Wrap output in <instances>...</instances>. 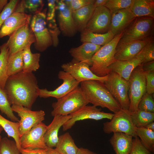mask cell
<instances>
[{"mask_svg": "<svg viewBox=\"0 0 154 154\" xmlns=\"http://www.w3.org/2000/svg\"><path fill=\"white\" fill-rule=\"evenodd\" d=\"M39 88L34 74L23 70L8 77L4 90L11 105L21 106L31 109L38 96Z\"/></svg>", "mask_w": 154, "mask_h": 154, "instance_id": "1", "label": "cell"}, {"mask_svg": "<svg viewBox=\"0 0 154 154\" xmlns=\"http://www.w3.org/2000/svg\"><path fill=\"white\" fill-rule=\"evenodd\" d=\"M80 84V88L89 103L96 107L107 108L114 114L121 109L103 83L97 80H88Z\"/></svg>", "mask_w": 154, "mask_h": 154, "instance_id": "2", "label": "cell"}, {"mask_svg": "<svg viewBox=\"0 0 154 154\" xmlns=\"http://www.w3.org/2000/svg\"><path fill=\"white\" fill-rule=\"evenodd\" d=\"M123 35V31L116 35L109 42L102 46L93 56L90 68L96 76L104 77L110 72L108 67L116 60L114 58L116 47Z\"/></svg>", "mask_w": 154, "mask_h": 154, "instance_id": "3", "label": "cell"}, {"mask_svg": "<svg viewBox=\"0 0 154 154\" xmlns=\"http://www.w3.org/2000/svg\"><path fill=\"white\" fill-rule=\"evenodd\" d=\"M52 103L51 115L66 116L78 111L89 103L78 87L64 96Z\"/></svg>", "mask_w": 154, "mask_h": 154, "instance_id": "4", "label": "cell"}, {"mask_svg": "<svg viewBox=\"0 0 154 154\" xmlns=\"http://www.w3.org/2000/svg\"><path fill=\"white\" fill-rule=\"evenodd\" d=\"M46 12V9L34 15L30 23L35 38V48L40 52L44 51L53 45L52 38L47 26Z\"/></svg>", "mask_w": 154, "mask_h": 154, "instance_id": "5", "label": "cell"}, {"mask_svg": "<svg viewBox=\"0 0 154 154\" xmlns=\"http://www.w3.org/2000/svg\"><path fill=\"white\" fill-rule=\"evenodd\" d=\"M128 81L130 102L128 110L131 113L138 110V104L142 96L146 92V79L142 64L133 70Z\"/></svg>", "mask_w": 154, "mask_h": 154, "instance_id": "6", "label": "cell"}, {"mask_svg": "<svg viewBox=\"0 0 154 154\" xmlns=\"http://www.w3.org/2000/svg\"><path fill=\"white\" fill-rule=\"evenodd\" d=\"M103 84L121 109L128 110L130 104L128 81L115 72L111 71Z\"/></svg>", "mask_w": 154, "mask_h": 154, "instance_id": "7", "label": "cell"}, {"mask_svg": "<svg viewBox=\"0 0 154 154\" xmlns=\"http://www.w3.org/2000/svg\"><path fill=\"white\" fill-rule=\"evenodd\" d=\"M109 121L103 123V130L107 134L112 133L122 132L132 136H137L136 127L133 123L128 110L121 109L114 114L112 119Z\"/></svg>", "mask_w": 154, "mask_h": 154, "instance_id": "8", "label": "cell"}, {"mask_svg": "<svg viewBox=\"0 0 154 154\" xmlns=\"http://www.w3.org/2000/svg\"><path fill=\"white\" fill-rule=\"evenodd\" d=\"M154 18L137 17L123 31V37L144 40L153 37Z\"/></svg>", "mask_w": 154, "mask_h": 154, "instance_id": "9", "label": "cell"}, {"mask_svg": "<svg viewBox=\"0 0 154 154\" xmlns=\"http://www.w3.org/2000/svg\"><path fill=\"white\" fill-rule=\"evenodd\" d=\"M153 40V37L144 40H138L122 37L116 46L115 59L123 61L133 58L145 46Z\"/></svg>", "mask_w": 154, "mask_h": 154, "instance_id": "10", "label": "cell"}, {"mask_svg": "<svg viewBox=\"0 0 154 154\" xmlns=\"http://www.w3.org/2000/svg\"><path fill=\"white\" fill-rule=\"evenodd\" d=\"M13 112L17 113L20 117L19 121V131L21 137L31 128L44 119L45 113L40 110L33 111L31 109L22 106L13 105L11 106Z\"/></svg>", "mask_w": 154, "mask_h": 154, "instance_id": "11", "label": "cell"}, {"mask_svg": "<svg viewBox=\"0 0 154 154\" xmlns=\"http://www.w3.org/2000/svg\"><path fill=\"white\" fill-rule=\"evenodd\" d=\"M9 37L6 42L9 49V55L23 50L35 41V37L30 24L23 26Z\"/></svg>", "mask_w": 154, "mask_h": 154, "instance_id": "12", "label": "cell"}, {"mask_svg": "<svg viewBox=\"0 0 154 154\" xmlns=\"http://www.w3.org/2000/svg\"><path fill=\"white\" fill-rule=\"evenodd\" d=\"M58 77L62 80V83L52 91H49L46 88L38 90V96L46 98L52 97L57 100L64 96L79 87L80 83L77 82L69 73L63 70L60 71Z\"/></svg>", "mask_w": 154, "mask_h": 154, "instance_id": "13", "label": "cell"}, {"mask_svg": "<svg viewBox=\"0 0 154 154\" xmlns=\"http://www.w3.org/2000/svg\"><path fill=\"white\" fill-rule=\"evenodd\" d=\"M72 117L62 125L63 131L71 128L78 121L90 119L98 120L104 119L111 120L114 114L101 111L100 108L92 106L86 105L76 112L70 114Z\"/></svg>", "mask_w": 154, "mask_h": 154, "instance_id": "14", "label": "cell"}, {"mask_svg": "<svg viewBox=\"0 0 154 154\" xmlns=\"http://www.w3.org/2000/svg\"><path fill=\"white\" fill-rule=\"evenodd\" d=\"M47 127L41 122L24 134L20 138L21 148L29 149H47L48 147L44 139Z\"/></svg>", "mask_w": 154, "mask_h": 154, "instance_id": "15", "label": "cell"}, {"mask_svg": "<svg viewBox=\"0 0 154 154\" xmlns=\"http://www.w3.org/2000/svg\"><path fill=\"white\" fill-rule=\"evenodd\" d=\"M61 67L63 71L70 74L79 83L88 80H97L103 83L108 78V75L102 77L96 76L91 71L90 66L83 62L74 63L71 62L63 64Z\"/></svg>", "mask_w": 154, "mask_h": 154, "instance_id": "16", "label": "cell"}, {"mask_svg": "<svg viewBox=\"0 0 154 154\" xmlns=\"http://www.w3.org/2000/svg\"><path fill=\"white\" fill-rule=\"evenodd\" d=\"M111 14L104 6L95 8L86 29L93 33H104L109 30Z\"/></svg>", "mask_w": 154, "mask_h": 154, "instance_id": "17", "label": "cell"}, {"mask_svg": "<svg viewBox=\"0 0 154 154\" xmlns=\"http://www.w3.org/2000/svg\"><path fill=\"white\" fill-rule=\"evenodd\" d=\"M56 9L58 11V20L60 32L64 36H74L78 31L70 9L62 0H56Z\"/></svg>", "mask_w": 154, "mask_h": 154, "instance_id": "18", "label": "cell"}, {"mask_svg": "<svg viewBox=\"0 0 154 154\" xmlns=\"http://www.w3.org/2000/svg\"><path fill=\"white\" fill-rule=\"evenodd\" d=\"M31 15L24 13L14 12L5 21L0 29V38L10 36L23 26L30 24Z\"/></svg>", "mask_w": 154, "mask_h": 154, "instance_id": "19", "label": "cell"}, {"mask_svg": "<svg viewBox=\"0 0 154 154\" xmlns=\"http://www.w3.org/2000/svg\"><path fill=\"white\" fill-rule=\"evenodd\" d=\"M111 14L108 31L114 35L123 32L136 18L130 8L118 10Z\"/></svg>", "mask_w": 154, "mask_h": 154, "instance_id": "20", "label": "cell"}, {"mask_svg": "<svg viewBox=\"0 0 154 154\" xmlns=\"http://www.w3.org/2000/svg\"><path fill=\"white\" fill-rule=\"evenodd\" d=\"M101 46L90 42H84L78 47L71 48L69 51L73 58L71 62L74 63L84 62L90 67L92 57Z\"/></svg>", "mask_w": 154, "mask_h": 154, "instance_id": "21", "label": "cell"}, {"mask_svg": "<svg viewBox=\"0 0 154 154\" xmlns=\"http://www.w3.org/2000/svg\"><path fill=\"white\" fill-rule=\"evenodd\" d=\"M72 117L70 115L66 116L57 115L51 123L47 126L44 135V139L48 147H55L58 140V132L61 126Z\"/></svg>", "mask_w": 154, "mask_h": 154, "instance_id": "22", "label": "cell"}, {"mask_svg": "<svg viewBox=\"0 0 154 154\" xmlns=\"http://www.w3.org/2000/svg\"><path fill=\"white\" fill-rule=\"evenodd\" d=\"M142 62V60L136 56L127 60H116L109 66L108 69L110 72H115L128 81L133 70Z\"/></svg>", "mask_w": 154, "mask_h": 154, "instance_id": "23", "label": "cell"}, {"mask_svg": "<svg viewBox=\"0 0 154 154\" xmlns=\"http://www.w3.org/2000/svg\"><path fill=\"white\" fill-rule=\"evenodd\" d=\"M133 137L122 132L113 133L109 141L116 154H130L132 147Z\"/></svg>", "mask_w": 154, "mask_h": 154, "instance_id": "24", "label": "cell"}, {"mask_svg": "<svg viewBox=\"0 0 154 154\" xmlns=\"http://www.w3.org/2000/svg\"><path fill=\"white\" fill-rule=\"evenodd\" d=\"M94 9L93 4H90L72 13V17L78 31L81 33L86 29Z\"/></svg>", "mask_w": 154, "mask_h": 154, "instance_id": "25", "label": "cell"}, {"mask_svg": "<svg viewBox=\"0 0 154 154\" xmlns=\"http://www.w3.org/2000/svg\"><path fill=\"white\" fill-rule=\"evenodd\" d=\"M115 35L110 31L104 33H98L85 29L81 32L80 40L82 43L90 42L102 46L109 42Z\"/></svg>", "mask_w": 154, "mask_h": 154, "instance_id": "26", "label": "cell"}, {"mask_svg": "<svg viewBox=\"0 0 154 154\" xmlns=\"http://www.w3.org/2000/svg\"><path fill=\"white\" fill-rule=\"evenodd\" d=\"M129 8L136 17H147L154 18V0H133Z\"/></svg>", "mask_w": 154, "mask_h": 154, "instance_id": "27", "label": "cell"}, {"mask_svg": "<svg viewBox=\"0 0 154 154\" xmlns=\"http://www.w3.org/2000/svg\"><path fill=\"white\" fill-rule=\"evenodd\" d=\"M79 148L68 132L58 137L55 149L61 154H76Z\"/></svg>", "mask_w": 154, "mask_h": 154, "instance_id": "28", "label": "cell"}, {"mask_svg": "<svg viewBox=\"0 0 154 154\" xmlns=\"http://www.w3.org/2000/svg\"><path fill=\"white\" fill-rule=\"evenodd\" d=\"M31 46H28L23 50V71L27 72L35 71L40 67V54L38 53H32L31 50Z\"/></svg>", "mask_w": 154, "mask_h": 154, "instance_id": "29", "label": "cell"}, {"mask_svg": "<svg viewBox=\"0 0 154 154\" xmlns=\"http://www.w3.org/2000/svg\"><path fill=\"white\" fill-rule=\"evenodd\" d=\"M0 125L7 133L8 137H12L14 139L20 152L21 148L19 131V122L9 121L0 114Z\"/></svg>", "mask_w": 154, "mask_h": 154, "instance_id": "30", "label": "cell"}, {"mask_svg": "<svg viewBox=\"0 0 154 154\" xmlns=\"http://www.w3.org/2000/svg\"><path fill=\"white\" fill-rule=\"evenodd\" d=\"M9 56V48L5 42L0 46V88L3 90L8 77L7 67Z\"/></svg>", "mask_w": 154, "mask_h": 154, "instance_id": "31", "label": "cell"}, {"mask_svg": "<svg viewBox=\"0 0 154 154\" xmlns=\"http://www.w3.org/2000/svg\"><path fill=\"white\" fill-rule=\"evenodd\" d=\"M44 5L43 0H23L19 1L15 11L25 13L27 11L35 15L42 11Z\"/></svg>", "mask_w": 154, "mask_h": 154, "instance_id": "32", "label": "cell"}, {"mask_svg": "<svg viewBox=\"0 0 154 154\" xmlns=\"http://www.w3.org/2000/svg\"><path fill=\"white\" fill-rule=\"evenodd\" d=\"M23 50L9 56L7 67L8 77L23 70Z\"/></svg>", "mask_w": 154, "mask_h": 154, "instance_id": "33", "label": "cell"}, {"mask_svg": "<svg viewBox=\"0 0 154 154\" xmlns=\"http://www.w3.org/2000/svg\"><path fill=\"white\" fill-rule=\"evenodd\" d=\"M137 136L143 146L148 151L154 152V131L145 127H136Z\"/></svg>", "mask_w": 154, "mask_h": 154, "instance_id": "34", "label": "cell"}, {"mask_svg": "<svg viewBox=\"0 0 154 154\" xmlns=\"http://www.w3.org/2000/svg\"><path fill=\"white\" fill-rule=\"evenodd\" d=\"M130 115L132 122L136 127H144L154 121V113L139 109L130 113Z\"/></svg>", "mask_w": 154, "mask_h": 154, "instance_id": "35", "label": "cell"}, {"mask_svg": "<svg viewBox=\"0 0 154 154\" xmlns=\"http://www.w3.org/2000/svg\"><path fill=\"white\" fill-rule=\"evenodd\" d=\"M11 105L4 90L0 88V111L12 121L19 122V120L14 114Z\"/></svg>", "mask_w": 154, "mask_h": 154, "instance_id": "36", "label": "cell"}, {"mask_svg": "<svg viewBox=\"0 0 154 154\" xmlns=\"http://www.w3.org/2000/svg\"><path fill=\"white\" fill-rule=\"evenodd\" d=\"M15 141L6 137L2 138L0 141V154H20Z\"/></svg>", "mask_w": 154, "mask_h": 154, "instance_id": "37", "label": "cell"}, {"mask_svg": "<svg viewBox=\"0 0 154 154\" xmlns=\"http://www.w3.org/2000/svg\"><path fill=\"white\" fill-rule=\"evenodd\" d=\"M136 56L142 60L143 63L154 61V40L145 46Z\"/></svg>", "mask_w": 154, "mask_h": 154, "instance_id": "38", "label": "cell"}, {"mask_svg": "<svg viewBox=\"0 0 154 154\" xmlns=\"http://www.w3.org/2000/svg\"><path fill=\"white\" fill-rule=\"evenodd\" d=\"M133 0H109L104 5L111 14L121 9L129 8Z\"/></svg>", "mask_w": 154, "mask_h": 154, "instance_id": "39", "label": "cell"}, {"mask_svg": "<svg viewBox=\"0 0 154 154\" xmlns=\"http://www.w3.org/2000/svg\"><path fill=\"white\" fill-rule=\"evenodd\" d=\"M138 109L154 113V101L151 94L146 92L143 95L138 104Z\"/></svg>", "mask_w": 154, "mask_h": 154, "instance_id": "40", "label": "cell"}, {"mask_svg": "<svg viewBox=\"0 0 154 154\" xmlns=\"http://www.w3.org/2000/svg\"><path fill=\"white\" fill-rule=\"evenodd\" d=\"M19 1L18 0H10L0 13V29L6 19L15 11Z\"/></svg>", "mask_w": 154, "mask_h": 154, "instance_id": "41", "label": "cell"}, {"mask_svg": "<svg viewBox=\"0 0 154 154\" xmlns=\"http://www.w3.org/2000/svg\"><path fill=\"white\" fill-rule=\"evenodd\" d=\"M72 13L86 5L94 4L95 0H62Z\"/></svg>", "mask_w": 154, "mask_h": 154, "instance_id": "42", "label": "cell"}, {"mask_svg": "<svg viewBox=\"0 0 154 154\" xmlns=\"http://www.w3.org/2000/svg\"><path fill=\"white\" fill-rule=\"evenodd\" d=\"M130 154H153L147 150L141 143L139 138L136 136L133 139L132 148Z\"/></svg>", "mask_w": 154, "mask_h": 154, "instance_id": "43", "label": "cell"}, {"mask_svg": "<svg viewBox=\"0 0 154 154\" xmlns=\"http://www.w3.org/2000/svg\"><path fill=\"white\" fill-rule=\"evenodd\" d=\"M48 22V29L52 38L53 45L54 47H56L58 43V36L60 31L57 26L55 20Z\"/></svg>", "mask_w": 154, "mask_h": 154, "instance_id": "44", "label": "cell"}, {"mask_svg": "<svg viewBox=\"0 0 154 154\" xmlns=\"http://www.w3.org/2000/svg\"><path fill=\"white\" fill-rule=\"evenodd\" d=\"M147 93L152 94L154 93V73H144Z\"/></svg>", "mask_w": 154, "mask_h": 154, "instance_id": "45", "label": "cell"}, {"mask_svg": "<svg viewBox=\"0 0 154 154\" xmlns=\"http://www.w3.org/2000/svg\"><path fill=\"white\" fill-rule=\"evenodd\" d=\"M56 1L55 0L47 1L48 10L46 14L47 21H51L55 19Z\"/></svg>", "mask_w": 154, "mask_h": 154, "instance_id": "46", "label": "cell"}, {"mask_svg": "<svg viewBox=\"0 0 154 154\" xmlns=\"http://www.w3.org/2000/svg\"><path fill=\"white\" fill-rule=\"evenodd\" d=\"M47 149H29L21 148L20 153L21 154H46Z\"/></svg>", "mask_w": 154, "mask_h": 154, "instance_id": "47", "label": "cell"}, {"mask_svg": "<svg viewBox=\"0 0 154 154\" xmlns=\"http://www.w3.org/2000/svg\"><path fill=\"white\" fill-rule=\"evenodd\" d=\"M142 65L144 73H154V61L142 63Z\"/></svg>", "mask_w": 154, "mask_h": 154, "instance_id": "48", "label": "cell"}, {"mask_svg": "<svg viewBox=\"0 0 154 154\" xmlns=\"http://www.w3.org/2000/svg\"><path fill=\"white\" fill-rule=\"evenodd\" d=\"M76 154H97V153L87 149L81 147L79 148Z\"/></svg>", "mask_w": 154, "mask_h": 154, "instance_id": "49", "label": "cell"}, {"mask_svg": "<svg viewBox=\"0 0 154 154\" xmlns=\"http://www.w3.org/2000/svg\"><path fill=\"white\" fill-rule=\"evenodd\" d=\"M109 1V0H96L93 4L95 9L96 7L101 6H104Z\"/></svg>", "mask_w": 154, "mask_h": 154, "instance_id": "50", "label": "cell"}, {"mask_svg": "<svg viewBox=\"0 0 154 154\" xmlns=\"http://www.w3.org/2000/svg\"><path fill=\"white\" fill-rule=\"evenodd\" d=\"M7 4V0H0V13Z\"/></svg>", "mask_w": 154, "mask_h": 154, "instance_id": "51", "label": "cell"}, {"mask_svg": "<svg viewBox=\"0 0 154 154\" xmlns=\"http://www.w3.org/2000/svg\"><path fill=\"white\" fill-rule=\"evenodd\" d=\"M46 154H61L53 148L48 147Z\"/></svg>", "mask_w": 154, "mask_h": 154, "instance_id": "52", "label": "cell"}, {"mask_svg": "<svg viewBox=\"0 0 154 154\" xmlns=\"http://www.w3.org/2000/svg\"><path fill=\"white\" fill-rule=\"evenodd\" d=\"M144 127L149 129V130H151L153 131H154V121L146 125Z\"/></svg>", "mask_w": 154, "mask_h": 154, "instance_id": "53", "label": "cell"}, {"mask_svg": "<svg viewBox=\"0 0 154 154\" xmlns=\"http://www.w3.org/2000/svg\"><path fill=\"white\" fill-rule=\"evenodd\" d=\"M3 130V128L2 127L0 126V135L1 133L2 132V131Z\"/></svg>", "mask_w": 154, "mask_h": 154, "instance_id": "54", "label": "cell"}, {"mask_svg": "<svg viewBox=\"0 0 154 154\" xmlns=\"http://www.w3.org/2000/svg\"><path fill=\"white\" fill-rule=\"evenodd\" d=\"M2 138V137H1V135H0V141H1V139Z\"/></svg>", "mask_w": 154, "mask_h": 154, "instance_id": "55", "label": "cell"}]
</instances>
